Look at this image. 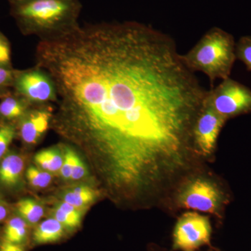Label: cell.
<instances>
[{"label": "cell", "instance_id": "10", "mask_svg": "<svg viewBox=\"0 0 251 251\" xmlns=\"http://www.w3.org/2000/svg\"><path fill=\"white\" fill-rule=\"evenodd\" d=\"M32 105L14 92L1 99L0 101V125H17L19 120Z\"/></svg>", "mask_w": 251, "mask_h": 251}, {"label": "cell", "instance_id": "21", "mask_svg": "<svg viewBox=\"0 0 251 251\" xmlns=\"http://www.w3.org/2000/svg\"><path fill=\"white\" fill-rule=\"evenodd\" d=\"M15 69L0 67V99L13 92Z\"/></svg>", "mask_w": 251, "mask_h": 251}, {"label": "cell", "instance_id": "14", "mask_svg": "<svg viewBox=\"0 0 251 251\" xmlns=\"http://www.w3.org/2000/svg\"><path fill=\"white\" fill-rule=\"evenodd\" d=\"M64 153L59 149L52 148L46 149L36 153L34 162L41 169L55 173L60 171L64 162Z\"/></svg>", "mask_w": 251, "mask_h": 251}, {"label": "cell", "instance_id": "7", "mask_svg": "<svg viewBox=\"0 0 251 251\" xmlns=\"http://www.w3.org/2000/svg\"><path fill=\"white\" fill-rule=\"evenodd\" d=\"M13 92L32 106L57 101V92L50 77L40 68L15 69Z\"/></svg>", "mask_w": 251, "mask_h": 251}, {"label": "cell", "instance_id": "23", "mask_svg": "<svg viewBox=\"0 0 251 251\" xmlns=\"http://www.w3.org/2000/svg\"><path fill=\"white\" fill-rule=\"evenodd\" d=\"M74 150L69 148H66L64 151V162L59 173L63 179L69 180L72 178L73 170V156Z\"/></svg>", "mask_w": 251, "mask_h": 251}, {"label": "cell", "instance_id": "26", "mask_svg": "<svg viewBox=\"0 0 251 251\" xmlns=\"http://www.w3.org/2000/svg\"><path fill=\"white\" fill-rule=\"evenodd\" d=\"M8 211L4 206L0 204V221H3L7 216Z\"/></svg>", "mask_w": 251, "mask_h": 251}, {"label": "cell", "instance_id": "15", "mask_svg": "<svg viewBox=\"0 0 251 251\" xmlns=\"http://www.w3.org/2000/svg\"><path fill=\"white\" fill-rule=\"evenodd\" d=\"M97 194L92 188L87 186H78L67 190L63 194V201L75 207H85L93 202Z\"/></svg>", "mask_w": 251, "mask_h": 251}, {"label": "cell", "instance_id": "12", "mask_svg": "<svg viewBox=\"0 0 251 251\" xmlns=\"http://www.w3.org/2000/svg\"><path fill=\"white\" fill-rule=\"evenodd\" d=\"M64 227L55 219H49L41 222L33 234L36 244H49L59 240L64 233Z\"/></svg>", "mask_w": 251, "mask_h": 251}, {"label": "cell", "instance_id": "28", "mask_svg": "<svg viewBox=\"0 0 251 251\" xmlns=\"http://www.w3.org/2000/svg\"><path fill=\"white\" fill-rule=\"evenodd\" d=\"M22 1V0H8L9 4H13V3L18 2V1Z\"/></svg>", "mask_w": 251, "mask_h": 251}, {"label": "cell", "instance_id": "18", "mask_svg": "<svg viewBox=\"0 0 251 251\" xmlns=\"http://www.w3.org/2000/svg\"><path fill=\"white\" fill-rule=\"evenodd\" d=\"M26 177L31 186L41 188L47 187L52 179L50 173L32 166L27 168Z\"/></svg>", "mask_w": 251, "mask_h": 251}, {"label": "cell", "instance_id": "1", "mask_svg": "<svg viewBox=\"0 0 251 251\" xmlns=\"http://www.w3.org/2000/svg\"><path fill=\"white\" fill-rule=\"evenodd\" d=\"M35 66L55 87L56 130L96 157L114 193H158L187 168L207 91L171 36L135 21L78 24L39 39Z\"/></svg>", "mask_w": 251, "mask_h": 251}, {"label": "cell", "instance_id": "5", "mask_svg": "<svg viewBox=\"0 0 251 251\" xmlns=\"http://www.w3.org/2000/svg\"><path fill=\"white\" fill-rule=\"evenodd\" d=\"M204 103L228 120L251 112V90L228 77L207 91Z\"/></svg>", "mask_w": 251, "mask_h": 251}, {"label": "cell", "instance_id": "24", "mask_svg": "<svg viewBox=\"0 0 251 251\" xmlns=\"http://www.w3.org/2000/svg\"><path fill=\"white\" fill-rule=\"evenodd\" d=\"M87 175V167L75 151L73 156V170L71 180L77 181L85 177Z\"/></svg>", "mask_w": 251, "mask_h": 251}, {"label": "cell", "instance_id": "17", "mask_svg": "<svg viewBox=\"0 0 251 251\" xmlns=\"http://www.w3.org/2000/svg\"><path fill=\"white\" fill-rule=\"evenodd\" d=\"M27 224L22 218H12L5 226V241L15 244H21L27 237Z\"/></svg>", "mask_w": 251, "mask_h": 251}, {"label": "cell", "instance_id": "30", "mask_svg": "<svg viewBox=\"0 0 251 251\" xmlns=\"http://www.w3.org/2000/svg\"></svg>", "mask_w": 251, "mask_h": 251}, {"label": "cell", "instance_id": "8", "mask_svg": "<svg viewBox=\"0 0 251 251\" xmlns=\"http://www.w3.org/2000/svg\"><path fill=\"white\" fill-rule=\"evenodd\" d=\"M227 120L204 103L193 130L196 152L209 156L215 151L221 130Z\"/></svg>", "mask_w": 251, "mask_h": 251}, {"label": "cell", "instance_id": "4", "mask_svg": "<svg viewBox=\"0 0 251 251\" xmlns=\"http://www.w3.org/2000/svg\"><path fill=\"white\" fill-rule=\"evenodd\" d=\"M179 207L208 213L221 217L224 206L228 202L227 195L219 185L211 179L196 177L189 180L176 196Z\"/></svg>", "mask_w": 251, "mask_h": 251}, {"label": "cell", "instance_id": "25", "mask_svg": "<svg viewBox=\"0 0 251 251\" xmlns=\"http://www.w3.org/2000/svg\"><path fill=\"white\" fill-rule=\"evenodd\" d=\"M0 251H25L19 244H12L8 242L3 243L0 247Z\"/></svg>", "mask_w": 251, "mask_h": 251}, {"label": "cell", "instance_id": "6", "mask_svg": "<svg viewBox=\"0 0 251 251\" xmlns=\"http://www.w3.org/2000/svg\"><path fill=\"white\" fill-rule=\"evenodd\" d=\"M212 227L207 216L188 211L180 216L173 232V251H198L211 247Z\"/></svg>", "mask_w": 251, "mask_h": 251}, {"label": "cell", "instance_id": "29", "mask_svg": "<svg viewBox=\"0 0 251 251\" xmlns=\"http://www.w3.org/2000/svg\"><path fill=\"white\" fill-rule=\"evenodd\" d=\"M1 197H0V204H1Z\"/></svg>", "mask_w": 251, "mask_h": 251}, {"label": "cell", "instance_id": "22", "mask_svg": "<svg viewBox=\"0 0 251 251\" xmlns=\"http://www.w3.org/2000/svg\"><path fill=\"white\" fill-rule=\"evenodd\" d=\"M0 67L13 69L11 48L9 39L0 31Z\"/></svg>", "mask_w": 251, "mask_h": 251}, {"label": "cell", "instance_id": "20", "mask_svg": "<svg viewBox=\"0 0 251 251\" xmlns=\"http://www.w3.org/2000/svg\"><path fill=\"white\" fill-rule=\"evenodd\" d=\"M237 58L251 72V36H242L236 44Z\"/></svg>", "mask_w": 251, "mask_h": 251}, {"label": "cell", "instance_id": "9", "mask_svg": "<svg viewBox=\"0 0 251 251\" xmlns=\"http://www.w3.org/2000/svg\"><path fill=\"white\" fill-rule=\"evenodd\" d=\"M52 117V109L48 104L31 106L16 125L17 134L26 145H36L49 129Z\"/></svg>", "mask_w": 251, "mask_h": 251}, {"label": "cell", "instance_id": "13", "mask_svg": "<svg viewBox=\"0 0 251 251\" xmlns=\"http://www.w3.org/2000/svg\"><path fill=\"white\" fill-rule=\"evenodd\" d=\"M52 214L64 228L72 229L80 226L82 211L79 208L63 201L54 208Z\"/></svg>", "mask_w": 251, "mask_h": 251}, {"label": "cell", "instance_id": "27", "mask_svg": "<svg viewBox=\"0 0 251 251\" xmlns=\"http://www.w3.org/2000/svg\"><path fill=\"white\" fill-rule=\"evenodd\" d=\"M221 251L220 250H219V249H216V248H213V247H211L209 248V249H208L207 251Z\"/></svg>", "mask_w": 251, "mask_h": 251}, {"label": "cell", "instance_id": "3", "mask_svg": "<svg viewBox=\"0 0 251 251\" xmlns=\"http://www.w3.org/2000/svg\"><path fill=\"white\" fill-rule=\"evenodd\" d=\"M236 44L234 36L219 27L206 31L181 59L193 72H202L209 78L211 87L217 79L230 76L236 60Z\"/></svg>", "mask_w": 251, "mask_h": 251}, {"label": "cell", "instance_id": "11", "mask_svg": "<svg viewBox=\"0 0 251 251\" xmlns=\"http://www.w3.org/2000/svg\"><path fill=\"white\" fill-rule=\"evenodd\" d=\"M25 162L17 153H8L0 163V182L7 187H14L19 184Z\"/></svg>", "mask_w": 251, "mask_h": 251}, {"label": "cell", "instance_id": "2", "mask_svg": "<svg viewBox=\"0 0 251 251\" xmlns=\"http://www.w3.org/2000/svg\"><path fill=\"white\" fill-rule=\"evenodd\" d=\"M10 13L23 35L39 39L59 35L76 27L79 0H22L10 4Z\"/></svg>", "mask_w": 251, "mask_h": 251}, {"label": "cell", "instance_id": "16", "mask_svg": "<svg viewBox=\"0 0 251 251\" xmlns=\"http://www.w3.org/2000/svg\"><path fill=\"white\" fill-rule=\"evenodd\" d=\"M16 208L20 217L31 225L37 224L44 214V207L40 203L29 198L18 201Z\"/></svg>", "mask_w": 251, "mask_h": 251}, {"label": "cell", "instance_id": "19", "mask_svg": "<svg viewBox=\"0 0 251 251\" xmlns=\"http://www.w3.org/2000/svg\"><path fill=\"white\" fill-rule=\"evenodd\" d=\"M17 135L16 125H0V159L4 156L13 140Z\"/></svg>", "mask_w": 251, "mask_h": 251}]
</instances>
